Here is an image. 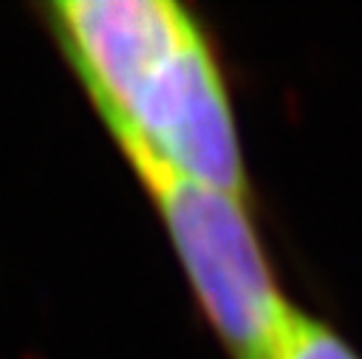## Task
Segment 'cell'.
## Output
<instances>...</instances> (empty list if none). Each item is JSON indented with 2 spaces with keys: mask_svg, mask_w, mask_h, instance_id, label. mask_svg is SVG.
<instances>
[{
  "mask_svg": "<svg viewBox=\"0 0 362 359\" xmlns=\"http://www.w3.org/2000/svg\"><path fill=\"white\" fill-rule=\"evenodd\" d=\"M71 68L133 170L249 198L235 107L204 20L175 0H113L76 34Z\"/></svg>",
  "mask_w": 362,
  "mask_h": 359,
  "instance_id": "cell-1",
  "label": "cell"
},
{
  "mask_svg": "<svg viewBox=\"0 0 362 359\" xmlns=\"http://www.w3.org/2000/svg\"><path fill=\"white\" fill-rule=\"evenodd\" d=\"M153 198L192 297L229 359H274L294 311L283 294L249 198L158 167L136 170Z\"/></svg>",
  "mask_w": 362,
  "mask_h": 359,
  "instance_id": "cell-2",
  "label": "cell"
},
{
  "mask_svg": "<svg viewBox=\"0 0 362 359\" xmlns=\"http://www.w3.org/2000/svg\"><path fill=\"white\" fill-rule=\"evenodd\" d=\"M274 359H362L354 345L320 317H311L294 305Z\"/></svg>",
  "mask_w": 362,
  "mask_h": 359,
  "instance_id": "cell-3",
  "label": "cell"
}]
</instances>
